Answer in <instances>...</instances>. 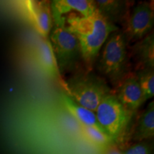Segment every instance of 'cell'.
<instances>
[{
    "mask_svg": "<svg viewBox=\"0 0 154 154\" xmlns=\"http://www.w3.org/2000/svg\"><path fill=\"white\" fill-rule=\"evenodd\" d=\"M66 26L76 36L79 43L82 61L88 72L94 69L100 50L109 35L119 30L118 26L96 9L88 17L75 14L65 17Z\"/></svg>",
    "mask_w": 154,
    "mask_h": 154,
    "instance_id": "1",
    "label": "cell"
},
{
    "mask_svg": "<svg viewBox=\"0 0 154 154\" xmlns=\"http://www.w3.org/2000/svg\"><path fill=\"white\" fill-rule=\"evenodd\" d=\"M127 43L123 31L113 32L101 47L94 64L103 78L114 86L128 73Z\"/></svg>",
    "mask_w": 154,
    "mask_h": 154,
    "instance_id": "2",
    "label": "cell"
},
{
    "mask_svg": "<svg viewBox=\"0 0 154 154\" xmlns=\"http://www.w3.org/2000/svg\"><path fill=\"white\" fill-rule=\"evenodd\" d=\"M61 84L65 94L76 103L94 112L106 96L113 92L106 80L91 72L77 73Z\"/></svg>",
    "mask_w": 154,
    "mask_h": 154,
    "instance_id": "3",
    "label": "cell"
},
{
    "mask_svg": "<svg viewBox=\"0 0 154 154\" xmlns=\"http://www.w3.org/2000/svg\"><path fill=\"white\" fill-rule=\"evenodd\" d=\"M49 39L60 74L75 70L82 60V53L76 36L66 27L65 17L54 19Z\"/></svg>",
    "mask_w": 154,
    "mask_h": 154,
    "instance_id": "4",
    "label": "cell"
},
{
    "mask_svg": "<svg viewBox=\"0 0 154 154\" xmlns=\"http://www.w3.org/2000/svg\"><path fill=\"white\" fill-rule=\"evenodd\" d=\"M95 114L102 129L113 141L122 137L133 116L113 92L102 100Z\"/></svg>",
    "mask_w": 154,
    "mask_h": 154,
    "instance_id": "5",
    "label": "cell"
},
{
    "mask_svg": "<svg viewBox=\"0 0 154 154\" xmlns=\"http://www.w3.org/2000/svg\"><path fill=\"white\" fill-rule=\"evenodd\" d=\"M153 9L151 3L136 5L126 17L124 32L127 42L136 43L151 33L153 27Z\"/></svg>",
    "mask_w": 154,
    "mask_h": 154,
    "instance_id": "6",
    "label": "cell"
},
{
    "mask_svg": "<svg viewBox=\"0 0 154 154\" xmlns=\"http://www.w3.org/2000/svg\"><path fill=\"white\" fill-rule=\"evenodd\" d=\"M113 94L131 115L141 106L142 93L135 73H128L115 86Z\"/></svg>",
    "mask_w": 154,
    "mask_h": 154,
    "instance_id": "7",
    "label": "cell"
},
{
    "mask_svg": "<svg viewBox=\"0 0 154 154\" xmlns=\"http://www.w3.org/2000/svg\"><path fill=\"white\" fill-rule=\"evenodd\" d=\"M25 11L32 24L44 38H48L53 26L50 2L47 1H26Z\"/></svg>",
    "mask_w": 154,
    "mask_h": 154,
    "instance_id": "8",
    "label": "cell"
},
{
    "mask_svg": "<svg viewBox=\"0 0 154 154\" xmlns=\"http://www.w3.org/2000/svg\"><path fill=\"white\" fill-rule=\"evenodd\" d=\"M50 6L53 20L72 11H76L82 17H88L97 9L95 2L92 0H54L51 2Z\"/></svg>",
    "mask_w": 154,
    "mask_h": 154,
    "instance_id": "9",
    "label": "cell"
},
{
    "mask_svg": "<svg viewBox=\"0 0 154 154\" xmlns=\"http://www.w3.org/2000/svg\"><path fill=\"white\" fill-rule=\"evenodd\" d=\"M36 57L42 71L54 80H62L49 38H42L36 49Z\"/></svg>",
    "mask_w": 154,
    "mask_h": 154,
    "instance_id": "10",
    "label": "cell"
},
{
    "mask_svg": "<svg viewBox=\"0 0 154 154\" xmlns=\"http://www.w3.org/2000/svg\"><path fill=\"white\" fill-rule=\"evenodd\" d=\"M61 101L67 112L76 119L80 126L92 127L104 133L98 122L95 112L76 103L64 93L61 95Z\"/></svg>",
    "mask_w": 154,
    "mask_h": 154,
    "instance_id": "11",
    "label": "cell"
},
{
    "mask_svg": "<svg viewBox=\"0 0 154 154\" xmlns=\"http://www.w3.org/2000/svg\"><path fill=\"white\" fill-rule=\"evenodd\" d=\"M133 56L137 64V71L154 69V38L152 32L140 41L136 42L132 49Z\"/></svg>",
    "mask_w": 154,
    "mask_h": 154,
    "instance_id": "12",
    "label": "cell"
},
{
    "mask_svg": "<svg viewBox=\"0 0 154 154\" xmlns=\"http://www.w3.org/2000/svg\"><path fill=\"white\" fill-rule=\"evenodd\" d=\"M154 135V103L150 102L138 119L134 133V139L140 140L153 138Z\"/></svg>",
    "mask_w": 154,
    "mask_h": 154,
    "instance_id": "13",
    "label": "cell"
},
{
    "mask_svg": "<svg viewBox=\"0 0 154 154\" xmlns=\"http://www.w3.org/2000/svg\"><path fill=\"white\" fill-rule=\"evenodd\" d=\"M96 8L110 22L114 24L126 14V3L113 0H96Z\"/></svg>",
    "mask_w": 154,
    "mask_h": 154,
    "instance_id": "14",
    "label": "cell"
},
{
    "mask_svg": "<svg viewBox=\"0 0 154 154\" xmlns=\"http://www.w3.org/2000/svg\"><path fill=\"white\" fill-rule=\"evenodd\" d=\"M142 93L143 103L154 96V70L144 69L135 72Z\"/></svg>",
    "mask_w": 154,
    "mask_h": 154,
    "instance_id": "15",
    "label": "cell"
},
{
    "mask_svg": "<svg viewBox=\"0 0 154 154\" xmlns=\"http://www.w3.org/2000/svg\"><path fill=\"white\" fill-rule=\"evenodd\" d=\"M80 131L84 139L87 140L91 145L101 149L113 143V140L107 134L92 127L80 126Z\"/></svg>",
    "mask_w": 154,
    "mask_h": 154,
    "instance_id": "16",
    "label": "cell"
},
{
    "mask_svg": "<svg viewBox=\"0 0 154 154\" xmlns=\"http://www.w3.org/2000/svg\"><path fill=\"white\" fill-rule=\"evenodd\" d=\"M123 154H149V151L146 145L138 143L131 146Z\"/></svg>",
    "mask_w": 154,
    "mask_h": 154,
    "instance_id": "17",
    "label": "cell"
},
{
    "mask_svg": "<svg viewBox=\"0 0 154 154\" xmlns=\"http://www.w3.org/2000/svg\"><path fill=\"white\" fill-rule=\"evenodd\" d=\"M101 154H123L119 147L113 143L105 146L101 149Z\"/></svg>",
    "mask_w": 154,
    "mask_h": 154,
    "instance_id": "18",
    "label": "cell"
}]
</instances>
